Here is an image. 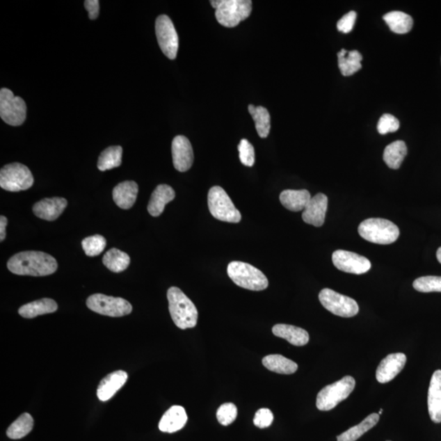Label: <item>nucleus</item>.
<instances>
[{
	"instance_id": "8",
	"label": "nucleus",
	"mask_w": 441,
	"mask_h": 441,
	"mask_svg": "<svg viewBox=\"0 0 441 441\" xmlns=\"http://www.w3.org/2000/svg\"><path fill=\"white\" fill-rule=\"evenodd\" d=\"M34 184V177L24 164L13 163L0 170V186L3 190L18 192L30 189Z\"/></svg>"
},
{
	"instance_id": "14",
	"label": "nucleus",
	"mask_w": 441,
	"mask_h": 441,
	"mask_svg": "<svg viewBox=\"0 0 441 441\" xmlns=\"http://www.w3.org/2000/svg\"><path fill=\"white\" fill-rule=\"evenodd\" d=\"M173 166L177 171H189L194 162V153L189 138L185 136H177L172 143Z\"/></svg>"
},
{
	"instance_id": "17",
	"label": "nucleus",
	"mask_w": 441,
	"mask_h": 441,
	"mask_svg": "<svg viewBox=\"0 0 441 441\" xmlns=\"http://www.w3.org/2000/svg\"><path fill=\"white\" fill-rule=\"evenodd\" d=\"M128 377V374L123 370H118V371L108 374L102 380L97 387V396L98 399L103 402L111 400L117 392L124 387Z\"/></svg>"
},
{
	"instance_id": "45",
	"label": "nucleus",
	"mask_w": 441,
	"mask_h": 441,
	"mask_svg": "<svg viewBox=\"0 0 441 441\" xmlns=\"http://www.w3.org/2000/svg\"><path fill=\"white\" fill-rule=\"evenodd\" d=\"M382 414H383V410L381 409V410H380V411L378 412V415H381Z\"/></svg>"
},
{
	"instance_id": "37",
	"label": "nucleus",
	"mask_w": 441,
	"mask_h": 441,
	"mask_svg": "<svg viewBox=\"0 0 441 441\" xmlns=\"http://www.w3.org/2000/svg\"><path fill=\"white\" fill-rule=\"evenodd\" d=\"M237 414V407L232 403H226L218 408L217 419L220 424L228 426L236 420Z\"/></svg>"
},
{
	"instance_id": "35",
	"label": "nucleus",
	"mask_w": 441,
	"mask_h": 441,
	"mask_svg": "<svg viewBox=\"0 0 441 441\" xmlns=\"http://www.w3.org/2000/svg\"><path fill=\"white\" fill-rule=\"evenodd\" d=\"M412 286L421 293H441V276H422L416 279Z\"/></svg>"
},
{
	"instance_id": "3",
	"label": "nucleus",
	"mask_w": 441,
	"mask_h": 441,
	"mask_svg": "<svg viewBox=\"0 0 441 441\" xmlns=\"http://www.w3.org/2000/svg\"><path fill=\"white\" fill-rule=\"evenodd\" d=\"M358 232L365 241L378 245H390L400 236V230L396 225L382 218L364 220L360 224Z\"/></svg>"
},
{
	"instance_id": "25",
	"label": "nucleus",
	"mask_w": 441,
	"mask_h": 441,
	"mask_svg": "<svg viewBox=\"0 0 441 441\" xmlns=\"http://www.w3.org/2000/svg\"><path fill=\"white\" fill-rule=\"evenodd\" d=\"M58 310V304L51 298H42L37 301L23 305L18 313L23 318L32 319L46 314L54 313Z\"/></svg>"
},
{
	"instance_id": "4",
	"label": "nucleus",
	"mask_w": 441,
	"mask_h": 441,
	"mask_svg": "<svg viewBox=\"0 0 441 441\" xmlns=\"http://www.w3.org/2000/svg\"><path fill=\"white\" fill-rule=\"evenodd\" d=\"M210 3L216 9L215 16L220 24L229 28L240 24L252 12L250 0H218Z\"/></svg>"
},
{
	"instance_id": "34",
	"label": "nucleus",
	"mask_w": 441,
	"mask_h": 441,
	"mask_svg": "<svg viewBox=\"0 0 441 441\" xmlns=\"http://www.w3.org/2000/svg\"><path fill=\"white\" fill-rule=\"evenodd\" d=\"M34 426V420L30 414L22 415L13 422L7 430V435L13 440H19L29 434Z\"/></svg>"
},
{
	"instance_id": "43",
	"label": "nucleus",
	"mask_w": 441,
	"mask_h": 441,
	"mask_svg": "<svg viewBox=\"0 0 441 441\" xmlns=\"http://www.w3.org/2000/svg\"><path fill=\"white\" fill-rule=\"evenodd\" d=\"M8 224V219L4 216L0 217V241H3L6 237V227Z\"/></svg>"
},
{
	"instance_id": "23",
	"label": "nucleus",
	"mask_w": 441,
	"mask_h": 441,
	"mask_svg": "<svg viewBox=\"0 0 441 441\" xmlns=\"http://www.w3.org/2000/svg\"><path fill=\"white\" fill-rule=\"evenodd\" d=\"M272 332L276 337L287 340L289 344L297 346L307 345L310 339L308 332L303 328L284 323L275 325L272 328Z\"/></svg>"
},
{
	"instance_id": "12",
	"label": "nucleus",
	"mask_w": 441,
	"mask_h": 441,
	"mask_svg": "<svg viewBox=\"0 0 441 441\" xmlns=\"http://www.w3.org/2000/svg\"><path fill=\"white\" fill-rule=\"evenodd\" d=\"M156 34L159 48L168 58L175 60L177 57L179 40L175 25L170 17L161 15L156 22Z\"/></svg>"
},
{
	"instance_id": "10",
	"label": "nucleus",
	"mask_w": 441,
	"mask_h": 441,
	"mask_svg": "<svg viewBox=\"0 0 441 441\" xmlns=\"http://www.w3.org/2000/svg\"><path fill=\"white\" fill-rule=\"evenodd\" d=\"M0 116L6 124L20 126L26 118V105L20 97L14 96L8 88L0 90Z\"/></svg>"
},
{
	"instance_id": "38",
	"label": "nucleus",
	"mask_w": 441,
	"mask_h": 441,
	"mask_svg": "<svg viewBox=\"0 0 441 441\" xmlns=\"http://www.w3.org/2000/svg\"><path fill=\"white\" fill-rule=\"evenodd\" d=\"M239 157L243 166L252 167L255 162V152L252 145L247 139H242L238 145Z\"/></svg>"
},
{
	"instance_id": "16",
	"label": "nucleus",
	"mask_w": 441,
	"mask_h": 441,
	"mask_svg": "<svg viewBox=\"0 0 441 441\" xmlns=\"http://www.w3.org/2000/svg\"><path fill=\"white\" fill-rule=\"evenodd\" d=\"M328 209V197L325 194L319 193L310 200L303 214L305 223L320 227L325 223Z\"/></svg>"
},
{
	"instance_id": "33",
	"label": "nucleus",
	"mask_w": 441,
	"mask_h": 441,
	"mask_svg": "<svg viewBox=\"0 0 441 441\" xmlns=\"http://www.w3.org/2000/svg\"><path fill=\"white\" fill-rule=\"evenodd\" d=\"M248 112L255 122L256 130L259 137L267 138L271 130V116L268 111L265 107L250 105Z\"/></svg>"
},
{
	"instance_id": "9",
	"label": "nucleus",
	"mask_w": 441,
	"mask_h": 441,
	"mask_svg": "<svg viewBox=\"0 0 441 441\" xmlns=\"http://www.w3.org/2000/svg\"><path fill=\"white\" fill-rule=\"evenodd\" d=\"M87 307L100 315L111 317L125 316L133 311L132 305L127 300L102 294L91 295L87 299Z\"/></svg>"
},
{
	"instance_id": "26",
	"label": "nucleus",
	"mask_w": 441,
	"mask_h": 441,
	"mask_svg": "<svg viewBox=\"0 0 441 441\" xmlns=\"http://www.w3.org/2000/svg\"><path fill=\"white\" fill-rule=\"evenodd\" d=\"M337 58H339V67L342 76H353L362 68L361 61H362L363 57L358 50L348 51L342 49L337 54Z\"/></svg>"
},
{
	"instance_id": "41",
	"label": "nucleus",
	"mask_w": 441,
	"mask_h": 441,
	"mask_svg": "<svg viewBox=\"0 0 441 441\" xmlns=\"http://www.w3.org/2000/svg\"><path fill=\"white\" fill-rule=\"evenodd\" d=\"M356 17H358V14H356L355 11H351L348 13H346V15L342 17L341 19L337 22V30L342 33H345V34L353 31Z\"/></svg>"
},
{
	"instance_id": "30",
	"label": "nucleus",
	"mask_w": 441,
	"mask_h": 441,
	"mask_svg": "<svg viewBox=\"0 0 441 441\" xmlns=\"http://www.w3.org/2000/svg\"><path fill=\"white\" fill-rule=\"evenodd\" d=\"M378 414H372L360 422V424L353 426L345 433L337 436V441H356L364 434L372 429L379 421Z\"/></svg>"
},
{
	"instance_id": "18",
	"label": "nucleus",
	"mask_w": 441,
	"mask_h": 441,
	"mask_svg": "<svg viewBox=\"0 0 441 441\" xmlns=\"http://www.w3.org/2000/svg\"><path fill=\"white\" fill-rule=\"evenodd\" d=\"M67 206V200L64 198H46L33 206V213L41 219L54 220L62 215Z\"/></svg>"
},
{
	"instance_id": "42",
	"label": "nucleus",
	"mask_w": 441,
	"mask_h": 441,
	"mask_svg": "<svg viewBox=\"0 0 441 441\" xmlns=\"http://www.w3.org/2000/svg\"><path fill=\"white\" fill-rule=\"evenodd\" d=\"M84 7L88 13V17L91 20H96L99 15V1L98 0H86L84 1Z\"/></svg>"
},
{
	"instance_id": "22",
	"label": "nucleus",
	"mask_w": 441,
	"mask_h": 441,
	"mask_svg": "<svg viewBox=\"0 0 441 441\" xmlns=\"http://www.w3.org/2000/svg\"><path fill=\"white\" fill-rule=\"evenodd\" d=\"M175 198V191L170 186L159 185L150 200L147 210L153 217H158L163 212L166 205Z\"/></svg>"
},
{
	"instance_id": "29",
	"label": "nucleus",
	"mask_w": 441,
	"mask_h": 441,
	"mask_svg": "<svg viewBox=\"0 0 441 441\" xmlns=\"http://www.w3.org/2000/svg\"><path fill=\"white\" fill-rule=\"evenodd\" d=\"M407 154V147L403 141H396L384 150L383 159L392 170H398Z\"/></svg>"
},
{
	"instance_id": "19",
	"label": "nucleus",
	"mask_w": 441,
	"mask_h": 441,
	"mask_svg": "<svg viewBox=\"0 0 441 441\" xmlns=\"http://www.w3.org/2000/svg\"><path fill=\"white\" fill-rule=\"evenodd\" d=\"M187 419L189 417L184 408L180 406H172L161 417L159 428L163 433H176L184 428Z\"/></svg>"
},
{
	"instance_id": "44",
	"label": "nucleus",
	"mask_w": 441,
	"mask_h": 441,
	"mask_svg": "<svg viewBox=\"0 0 441 441\" xmlns=\"http://www.w3.org/2000/svg\"><path fill=\"white\" fill-rule=\"evenodd\" d=\"M436 257H438V259L441 264V247L439 248L438 252H436Z\"/></svg>"
},
{
	"instance_id": "7",
	"label": "nucleus",
	"mask_w": 441,
	"mask_h": 441,
	"mask_svg": "<svg viewBox=\"0 0 441 441\" xmlns=\"http://www.w3.org/2000/svg\"><path fill=\"white\" fill-rule=\"evenodd\" d=\"M355 381L353 377L346 376L335 383L328 385L318 393L316 407L321 411H330L340 402L345 401L353 392Z\"/></svg>"
},
{
	"instance_id": "21",
	"label": "nucleus",
	"mask_w": 441,
	"mask_h": 441,
	"mask_svg": "<svg viewBox=\"0 0 441 441\" xmlns=\"http://www.w3.org/2000/svg\"><path fill=\"white\" fill-rule=\"evenodd\" d=\"M138 185L134 181H125L115 186L113 200L115 203L123 209L133 207L137 200Z\"/></svg>"
},
{
	"instance_id": "5",
	"label": "nucleus",
	"mask_w": 441,
	"mask_h": 441,
	"mask_svg": "<svg viewBox=\"0 0 441 441\" xmlns=\"http://www.w3.org/2000/svg\"><path fill=\"white\" fill-rule=\"evenodd\" d=\"M227 274L239 287L252 291H262L268 287V280L266 275L246 262H231L227 266Z\"/></svg>"
},
{
	"instance_id": "28",
	"label": "nucleus",
	"mask_w": 441,
	"mask_h": 441,
	"mask_svg": "<svg viewBox=\"0 0 441 441\" xmlns=\"http://www.w3.org/2000/svg\"><path fill=\"white\" fill-rule=\"evenodd\" d=\"M383 19L394 33L406 34L412 30L414 20L407 13L401 11H393L385 14Z\"/></svg>"
},
{
	"instance_id": "36",
	"label": "nucleus",
	"mask_w": 441,
	"mask_h": 441,
	"mask_svg": "<svg viewBox=\"0 0 441 441\" xmlns=\"http://www.w3.org/2000/svg\"><path fill=\"white\" fill-rule=\"evenodd\" d=\"M106 246V240L101 234L88 236L82 241V247L86 255L95 257L99 255Z\"/></svg>"
},
{
	"instance_id": "20",
	"label": "nucleus",
	"mask_w": 441,
	"mask_h": 441,
	"mask_svg": "<svg viewBox=\"0 0 441 441\" xmlns=\"http://www.w3.org/2000/svg\"><path fill=\"white\" fill-rule=\"evenodd\" d=\"M428 412L435 424L441 422V370H436L431 377L428 397Z\"/></svg>"
},
{
	"instance_id": "15",
	"label": "nucleus",
	"mask_w": 441,
	"mask_h": 441,
	"mask_svg": "<svg viewBox=\"0 0 441 441\" xmlns=\"http://www.w3.org/2000/svg\"><path fill=\"white\" fill-rule=\"evenodd\" d=\"M406 355L403 353L390 354L379 364L376 378L380 383H387L395 378L405 368Z\"/></svg>"
},
{
	"instance_id": "13",
	"label": "nucleus",
	"mask_w": 441,
	"mask_h": 441,
	"mask_svg": "<svg viewBox=\"0 0 441 441\" xmlns=\"http://www.w3.org/2000/svg\"><path fill=\"white\" fill-rule=\"evenodd\" d=\"M332 260L337 269L346 273L361 275L371 268L369 259L353 252L337 250L332 253Z\"/></svg>"
},
{
	"instance_id": "31",
	"label": "nucleus",
	"mask_w": 441,
	"mask_h": 441,
	"mask_svg": "<svg viewBox=\"0 0 441 441\" xmlns=\"http://www.w3.org/2000/svg\"><path fill=\"white\" fill-rule=\"evenodd\" d=\"M103 264L115 273L125 271L130 264V257L126 252L111 248L106 252L102 259Z\"/></svg>"
},
{
	"instance_id": "6",
	"label": "nucleus",
	"mask_w": 441,
	"mask_h": 441,
	"mask_svg": "<svg viewBox=\"0 0 441 441\" xmlns=\"http://www.w3.org/2000/svg\"><path fill=\"white\" fill-rule=\"evenodd\" d=\"M208 205L210 214L216 219L231 223L241 222L240 211L236 208L232 200L222 187L216 186L209 190Z\"/></svg>"
},
{
	"instance_id": "24",
	"label": "nucleus",
	"mask_w": 441,
	"mask_h": 441,
	"mask_svg": "<svg viewBox=\"0 0 441 441\" xmlns=\"http://www.w3.org/2000/svg\"><path fill=\"white\" fill-rule=\"evenodd\" d=\"M311 199V194L307 190H285L280 195L281 204L293 212L306 209Z\"/></svg>"
},
{
	"instance_id": "40",
	"label": "nucleus",
	"mask_w": 441,
	"mask_h": 441,
	"mask_svg": "<svg viewBox=\"0 0 441 441\" xmlns=\"http://www.w3.org/2000/svg\"><path fill=\"white\" fill-rule=\"evenodd\" d=\"M274 415L269 409H260L257 411L253 424L261 429L268 428L273 422Z\"/></svg>"
},
{
	"instance_id": "11",
	"label": "nucleus",
	"mask_w": 441,
	"mask_h": 441,
	"mask_svg": "<svg viewBox=\"0 0 441 441\" xmlns=\"http://www.w3.org/2000/svg\"><path fill=\"white\" fill-rule=\"evenodd\" d=\"M322 306L336 316L350 318L358 315L359 306L354 299L335 292L330 289H323L319 294Z\"/></svg>"
},
{
	"instance_id": "39",
	"label": "nucleus",
	"mask_w": 441,
	"mask_h": 441,
	"mask_svg": "<svg viewBox=\"0 0 441 441\" xmlns=\"http://www.w3.org/2000/svg\"><path fill=\"white\" fill-rule=\"evenodd\" d=\"M399 128H400V121L390 114L383 115L378 123V133L382 135L395 133Z\"/></svg>"
},
{
	"instance_id": "2",
	"label": "nucleus",
	"mask_w": 441,
	"mask_h": 441,
	"mask_svg": "<svg viewBox=\"0 0 441 441\" xmlns=\"http://www.w3.org/2000/svg\"><path fill=\"white\" fill-rule=\"evenodd\" d=\"M167 298L172 320L181 330L194 328L198 321V311L191 300L180 289L171 287Z\"/></svg>"
},
{
	"instance_id": "27",
	"label": "nucleus",
	"mask_w": 441,
	"mask_h": 441,
	"mask_svg": "<svg viewBox=\"0 0 441 441\" xmlns=\"http://www.w3.org/2000/svg\"><path fill=\"white\" fill-rule=\"evenodd\" d=\"M262 364L270 371L280 374H292L297 371L298 366L293 360L281 355H269L262 359Z\"/></svg>"
},
{
	"instance_id": "32",
	"label": "nucleus",
	"mask_w": 441,
	"mask_h": 441,
	"mask_svg": "<svg viewBox=\"0 0 441 441\" xmlns=\"http://www.w3.org/2000/svg\"><path fill=\"white\" fill-rule=\"evenodd\" d=\"M122 153H123V149L120 145L107 147L98 158V170L106 171L120 167L122 163Z\"/></svg>"
},
{
	"instance_id": "1",
	"label": "nucleus",
	"mask_w": 441,
	"mask_h": 441,
	"mask_svg": "<svg viewBox=\"0 0 441 441\" xmlns=\"http://www.w3.org/2000/svg\"><path fill=\"white\" fill-rule=\"evenodd\" d=\"M8 269L18 275L46 276L58 270V262L48 253L26 251L13 255L8 262Z\"/></svg>"
}]
</instances>
